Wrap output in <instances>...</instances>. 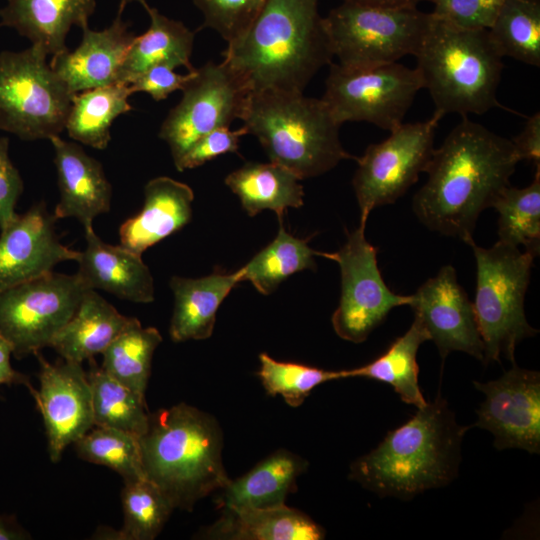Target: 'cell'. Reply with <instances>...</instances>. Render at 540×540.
Here are the masks:
<instances>
[{"mask_svg": "<svg viewBox=\"0 0 540 540\" xmlns=\"http://www.w3.org/2000/svg\"><path fill=\"white\" fill-rule=\"evenodd\" d=\"M414 56L415 68L435 111L463 117L503 108L497 100L503 57L492 44L488 30L460 29L432 15Z\"/></svg>", "mask_w": 540, "mask_h": 540, "instance_id": "8992f818", "label": "cell"}, {"mask_svg": "<svg viewBox=\"0 0 540 540\" xmlns=\"http://www.w3.org/2000/svg\"><path fill=\"white\" fill-rule=\"evenodd\" d=\"M267 0H193L203 15L202 27L216 31L227 43L241 36Z\"/></svg>", "mask_w": 540, "mask_h": 540, "instance_id": "ab89813d", "label": "cell"}, {"mask_svg": "<svg viewBox=\"0 0 540 540\" xmlns=\"http://www.w3.org/2000/svg\"><path fill=\"white\" fill-rule=\"evenodd\" d=\"M518 162L511 139L463 116L434 149L413 212L430 231L467 243L480 214L510 185Z\"/></svg>", "mask_w": 540, "mask_h": 540, "instance_id": "6da1fadb", "label": "cell"}, {"mask_svg": "<svg viewBox=\"0 0 540 540\" xmlns=\"http://www.w3.org/2000/svg\"><path fill=\"white\" fill-rule=\"evenodd\" d=\"M95 0H7L0 9V26L14 29L52 57L68 49L72 26L88 25Z\"/></svg>", "mask_w": 540, "mask_h": 540, "instance_id": "603a6c76", "label": "cell"}, {"mask_svg": "<svg viewBox=\"0 0 540 540\" xmlns=\"http://www.w3.org/2000/svg\"><path fill=\"white\" fill-rule=\"evenodd\" d=\"M30 538L13 516L0 514V540H22Z\"/></svg>", "mask_w": 540, "mask_h": 540, "instance_id": "7dc6e473", "label": "cell"}, {"mask_svg": "<svg viewBox=\"0 0 540 540\" xmlns=\"http://www.w3.org/2000/svg\"><path fill=\"white\" fill-rule=\"evenodd\" d=\"M40 388L33 395L48 439L51 461L57 462L64 449L95 427L91 388L82 363L61 358L49 363L39 352Z\"/></svg>", "mask_w": 540, "mask_h": 540, "instance_id": "2e32d148", "label": "cell"}, {"mask_svg": "<svg viewBox=\"0 0 540 540\" xmlns=\"http://www.w3.org/2000/svg\"><path fill=\"white\" fill-rule=\"evenodd\" d=\"M22 192L23 180L9 157V139L0 137V230L16 217Z\"/></svg>", "mask_w": 540, "mask_h": 540, "instance_id": "ee69618b", "label": "cell"}, {"mask_svg": "<svg viewBox=\"0 0 540 540\" xmlns=\"http://www.w3.org/2000/svg\"><path fill=\"white\" fill-rule=\"evenodd\" d=\"M123 526L99 538L118 540H152L169 519L174 507L164 493L147 478L125 481L122 490Z\"/></svg>", "mask_w": 540, "mask_h": 540, "instance_id": "8d00e7d4", "label": "cell"}, {"mask_svg": "<svg viewBox=\"0 0 540 540\" xmlns=\"http://www.w3.org/2000/svg\"><path fill=\"white\" fill-rule=\"evenodd\" d=\"M299 181L290 170L273 162H246L225 178V184L249 216L272 210L278 219L288 208L303 206L304 189Z\"/></svg>", "mask_w": 540, "mask_h": 540, "instance_id": "f1b7e54d", "label": "cell"}, {"mask_svg": "<svg viewBox=\"0 0 540 540\" xmlns=\"http://www.w3.org/2000/svg\"><path fill=\"white\" fill-rule=\"evenodd\" d=\"M492 207L498 212V241L534 257L540 253V168L526 187L511 185L501 191Z\"/></svg>", "mask_w": 540, "mask_h": 540, "instance_id": "e575fe53", "label": "cell"}, {"mask_svg": "<svg viewBox=\"0 0 540 540\" xmlns=\"http://www.w3.org/2000/svg\"><path fill=\"white\" fill-rule=\"evenodd\" d=\"M77 455L111 468L124 482L146 478L139 437L122 430L95 426L74 443Z\"/></svg>", "mask_w": 540, "mask_h": 540, "instance_id": "74e56055", "label": "cell"}, {"mask_svg": "<svg viewBox=\"0 0 540 540\" xmlns=\"http://www.w3.org/2000/svg\"><path fill=\"white\" fill-rule=\"evenodd\" d=\"M132 94L130 85L120 82L75 94L65 125L69 137L98 150L106 149L114 120L133 109L128 102Z\"/></svg>", "mask_w": 540, "mask_h": 540, "instance_id": "4dcf8cb0", "label": "cell"}, {"mask_svg": "<svg viewBox=\"0 0 540 540\" xmlns=\"http://www.w3.org/2000/svg\"><path fill=\"white\" fill-rule=\"evenodd\" d=\"M124 8L119 6L117 16L103 30L83 27L76 49H66L52 57L51 68L71 94L118 82L121 66L135 38L122 18Z\"/></svg>", "mask_w": 540, "mask_h": 540, "instance_id": "d6986e66", "label": "cell"}, {"mask_svg": "<svg viewBox=\"0 0 540 540\" xmlns=\"http://www.w3.org/2000/svg\"><path fill=\"white\" fill-rule=\"evenodd\" d=\"M258 376L265 391L280 395L291 407H299L312 390L329 381L343 379V370H324L295 362H282L266 353L259 355Z\"/></svg>", "mask_w": 540, "mask_h": 540, "instance_id": "f35d334b", "label": "cell"}, {"mask_svg": "<svg viewBox=\"0 0 540 540\" xmlns=\"http://www.w3.org/2000/svg\"><path fill=\"white\" fill-rule=\"evenodd\" d=\"M89 288L79 276L49 272L0 290V336L16 359L49 347Z\"/></svg>", "mask_w": 540, "mask_h": 540, "instance_id": "7c38bea8", "label": "cell"}, {"mask_svg": "<svg viewBox=\"0 0 540 540\" xmlns=\"http://www.w3.org/2000/svg\"><path fill=\"white\" fill-rule=\"evenodd\" d=\"M193 200L187 184L167 176L151 179L144 187L142 209L119 228L120 245L142 255L190 222Z\"/></svg>", "mask_w": 540, "mask_h": 540, "instance_id": "7402d4cb", "label": "cell"}, {"mask_svg": "<svg viewBox=\"0 0 540 540\" xmlns=\"http://www.w3.org/2000/svg\"><path fill=\"white\" fill-rule=\"evenodd\" d=\"M13 353L10 343L0 336V386L1 385H24L33 396L36 389L32 386L27 375L13 369L10 357Z\"/></svg>", "mask_w": 540, "mask_h": 540, "instance_id": "bcb514c9", "label": "cell"}, {"mask_svg": "<svg viewBox=\"0 0 540 540\" xmlns=\"http://www.w3.org/2000/svg\"><path fill=\"white\" fill-rule=\"evenodd\" d=\"M248 134L244 126L231 130L229 126L210 131L199 138L184 154L175 168L182 172L205 164L226 153H238L240 138Z\"/></svg>", "mask_w": 540, "mask_h": 540, "instance_id": "b9f144b4", "label": "cell"}, {"mask_svg": "<svg viewBox=\"0 0 540 540\" xmlns=\"http://www.w3.org/2000/svg\"><path fill=\"white\" fill-rule=\"evenodd\" d=\"M162 342L154 327H143L133 317L127 327L102 352V369L117 381L145 397L153 354Z\"/></svg>", "mask_w": 540, "mask_h": 540, "instance_id": "836d02e7", "label": "cell"}, {"mask_svg": "<svg viewBox=\"0 0 540 540\" xmlns=\"http://www.w3.org/2000/svg\"><path fill=\"white\" fill-rule=\"evenodd\" d=\"M221 516L200 534L219 540H321L324 529L305 513L286 506L221 509Z\"/></svg>", "mask_w": 540, "mask_h": 540, "instance_id": "d4e9b609", "label": "cell"}, {"mask_svg": "<svg viewBox=\"0 0 540 540\" xmlns=\"http://www.w3.org/2000/svg\"><path fill=\"white\" fill-rule=\"evenodd\" d=\"M56 221L40 202L1 229L0 290L47 274L61 262H77L80 251L61 243Z\"/></svg>", "mask_w": 540, "mask_h": 540, "instance_id": "ac0fdd59", "label": "cell"}, {"mask_svg": "<svg viewBox=\"0 0 540 540\" xmlns=\"http://www.w3.org/2000/svg\"><path fill=\"white\" fill-rule=\"evenodd\" d=\"M145 8L150 24L141 35L135 36L121 66L118 82L130 84L150 67L166 64L176 69L195 70L191 63L194 32L181 21L168 18L147 3Z\"/></svg>", "mask_w": 540, "mask_h": 540, "instance_id": "83f0119b", "label": "cell"}, {"mask_svg": "<svg viewBox=\"0 0 540 540\" xmlns=\"http://www.w3.org/2000/svg\"><path fill=\"white\" fill-rule=\"evenodd\" d=\"M428 340L430 336L427 330L414 317L410 328L396 338L382 355L363 366L343 370V377H361L386 383L404 403L421 408L427 401L419 386L417 353L420 345Z\"/></svg>", "mask_w": 540, "mask_h": 540, "instance_id": "f546056e", "label": "cell"}, {"mask_svg": "<svg viewBox=\"0 0 540 540\" xmlns=\"http://www.w3.org/2000/svg\"><path fill=\"white\" fill-rule=\"evenodd\" d=\"M308 466L306 460L280 449L259 462L243 476L220 490L221 509L272 508L285 504L296 488L298 477Z\"/></svg>", "mask_w": 540, "mask_h": 540, "instance_id": "484cf974", "label": "cell"}, {"mask_svg": "<svg viewBox=\"0 0 540 540\" xmlns=\"http://www.w3.org/2000/svg\"><path fill=\"white\" fill-rule=\"evenodd\" d=\"M257 138L270 162L300 180L322 175L349 154L340 141L339 124L320 98L303 92H251L240 118Z\"/></svg>", "mask_w": 540, "mask_h": 540, "instance_id": "5b68a950", "label": "cell"}, {"mask_svg": "<svg viewBox=\"0 0 540 540\" xmlns=\"http://www.w3.org/2000/svg\"><path fill=\"white\" fill-rule=\"evenodd\" d=\"M444 115L420 122L402 123L388 138L370 144L361 157L352 186L360 209V222L367 223L375 208L393 204L414 185L434 151L436 129Z\"/></svg>", "mask_w": 540, "mask_h": 540, "instance_id": "8fae6325", "label": "cell"}, {"mask_svg": "<svg viewBox=\"0 0 540 540\" xmlns=\"http://www.w3.org/2000/svg\"><path fill=\"white\" fill-rule=\"evenodd\" d=\"M422 88L417 69L399 62L358 68L331 63L321 99L341 125L365 121L392 131Z\"/></svg>", "mask_w": 540, "mask_h": 540, "instance_id": "30bf717a", "label": "cell"}, {"mask_svg": "<svg viewBox=\"0 0 540 540\" xmlns=\"http://www.w3.org/2000/svg\"><path fill=\"white\" fill-rule=\"evenodd\" d=\"M241 281L240 270H217L200 278L173 276L170 288L174 307L169 334L174 342L204 340L214 330L216 314L223 300Z\"/></svg>", "mask_w": 540, "mask_h": 540, "instance_id": "cb8c5ba5", "label": "cell"}, {"mask_svg": "<svg viewBox=\"0 0 540 540\" xmlns=\"http://www.w3.org/2000/svg\"><path fill=\"white\" fill-rule=\"evenodd\" d=\"M308 241L309 238L301 239L288 233L280 218L273 241L239 269L241 281H249L259 293L269 295L291 275L304 270L315 271L314 257H323L324 252L313 250Z\"/></svg>", "mask_w": 540, "mask_h": 540, "instance_id": "1f68e13d", "label": "cell"}, {"mask_svg": "<svg viewBox=\"0 0 540 540\" xmlns=\"http://www.w3.org/2000/svg\"><path fill=\"white\" fill-rule=\"evenodd\" d=\"M86 247L80 251L76 274L92 290H103L134 303L154 300L150 269L138 255L122 245L105 243L93 226L84 228Z\"/></svg>", "mask_w": 540, "mask_h": 540, "instance_id": "44dd1931", "label": "cell"}, {"mask_svg": "<svg viewBox=\"0 0 540 540\" xmlns=\"http://www.w3.org/2000/svg\"><path fill=\"white\" fill-rule=\"evenodd\" d=\"M470 426L459 425L438 394L350 466L349 478L380 497L410 500L455 479Z\"/></svg>", "mask_w": 540, "mask_h": 540, "instance_id": "3957f363", "label": "cell"}, {"mask_svg": "<svg viewBox=\"0 0 540 540\" xmlns=\"http://www.w3.org/2000/svg\"><path fill=\"white\" fill-rule=\"evenodd\" d=\"M132 318L119 313L96 290L88 289L75 314L54 336L49 347L65 360L82 363L102 354Z\"/></svg>", "mask_w": 540, "mask_h": 540, "instance_id": "4316f807", "label": "cell"}, {"mask_svg": "<svg viewBox=\"0 0 540 540\" xmlns=\"http://www.w3.org/2000/svg\"><path fill=\"white\" fill-rule=\"evenodd\" d=\"M46 59L33 45L0 52V130L25 141L60 136L74 96Z\"/></svg>", "mask_w": 540, "mask_h": 540, "instance_id": "ba28073f", "label": "cell"}, {"mask_svg": "<svg viewBox=\"0 0 540 540\" xmlns=\"http://www.w3.org/2000/svg\"><path fill=\"white\" fill-rule=\"evenodd\" d=\"M519 161H529L540 168V113L531 115L522 131L511 139Z\"/></svg>", "mask_w": 540, "mask_h": 540, "instance_id": "f6af8a7d", "label": "cell"}, {"mask_svg": "<svg viewBox=\"0 0 540 540\" xmlns=\"http://www.w3.org/2000/svg\"><path fill=\"white\" fill-rule=\"evenodd\" d=\"M432 15L465 30H488L505 0H431Z\"/></svg>", "mask_w": 540, "mask_h": 540, "instance_id": "60d3db41", "label": "cell"}, {"mask_svg": "<svg viewBox=\"0 0 540 540\" xmlns=\"http://www.w3.org/2000/svg\"><path fill=\"white\" fill-rule=\"evenodd\" d=\"M488 34L502 57L540 66V0H505Z\"/></svg>", "mask_w": 540, "mask_h": 540, "instance_id": "d590c367", "label": "cell"}, {"mask_svg": "<svg viewBox=\"0 0 540 540\" xmlns=\"http://www.w3.org/2000/svg\"><path fill=\"white\" fill-rule=\"evenodd\" d=\"M422 1L431 0H343L346 3L385 7H417Z\"/></svg>", "mask_w": 540, "mask_h": 540, "instance_id": "c3c4849f", "label": "cell"}, {"mask_svg": "<svg viewBox=\"0 0 540 540\" xmlns=\"http://www.w3.org/2000/svg\"><path fill=\"white\" fill-rule=\"evenodd\" d=\"M54 149L59 201L54 210L58 219L75 218L84 228L109 212L112 187L102 164L88 155L80 145L60 136L49 139Z\"/></svg>", "mask_w": 540, "mask_h": 540, "instance_id": "ffe728a7", "label": "cell"}, {"mask_svg": "<svg viewBox=\"0 0 540 540\" xmlns=\"http://www.w3.org/2000/svg\"><path fill=\"white\" fill-rule=\"evenodd\" d=\"M182 97L162 122L159 138L169 146L174 166L210 131L241 118L251 91L223 60L195 68Z\"/></svg>", "mask_w": 540, "mask_h": 540, "instance_id": "5bb4252c", "label": "cell"}, {"mask_svg": "<svg viewBox=\"0 0 540 540\" xmlns=\"http://www.w3.org/2000/svg\"><path fill=\"white\" fill-rule=\"evenodd\" d=\"M174 70V68L166 64L150 67L129 84L132 93H146L154 101L166 99L171 93L182 90L194 71L183 75L176 73Z\"/></svg>", "mask_w": 540, "mask_h": 540, "instance_id": "7bdbcfd3", "label": "cell"}, {"mask_svg": "<svg viewBox=\"0 0 540 540\" xmlns=\"http://www.w3.org/2000/svg\"><path fill=\"white\" fill-rule=\"evenodd\" d=\"M468 244L476 260V292L473 302L484 343V361L515 363L516 346L537 335L527 321L524 299L534 256L497 241L490 248Z\"/></svg>", "mask_w": 540, "mask_h": 540, "instance_id": "52a82bcc", "label": "cell"}, {"mask_svg": "<svg viewBox=\"0 0 540 540\" xmlns=\"http://www.w3.org/2000/svg\"><path fill=\"white\" fill-rule=\"evenodd\" d=\"M319 0H267L223 61L251 92H303L334 57Z\"/></svg>", "mask_w": 540, "mask_h": 540, "instance_id": "7a4b0ae2", "label": "cell"}, {"mask_svg": "<svg viewBox=\"0 0 540 540\" xmlns=\"http://www.w3.org/2000/svg\"><path fill=\"white\" fill-rule=\"evenodd\" d=\"M409 307L427 330L444 361L460 351L484 361V343L473 302L457 280L453 266L445 265L411 295Z\"/></svg>", "mask_w": 540, "mask_h": 540, "instance_id": "e0dca14e", "label": "cell"}, {"mask_svg": "<svg viewBox=\"0 0 540 540\" xmlns=\"http://www.w3.org/2000/svg\"><path fill=\"white\" fill-rule=\"evenodd\" d=\"M145 477L174 509L192 511L230 478L223 465V433L210 414L185 403L150 413L139 437Z\"/></svg>", "mask_w": 540, "mask_h": 540, "instance_id": "277c9868", "label": "cell"}, {"mask_svg": "<svg viewBox=\"0 0 540 540\" xmlns=\"http://www.w3.org/2000/svg\"><path fill=\"white\" fill-rule=\"evenodd\" d=\"M132 2H138L143 6L146 3V0H120V6L125 7L127 4Z\"/></svg>", "mask_w": 540, "mask_h": 540, "instance_id": "681fc988", "label": "cell"}, {"mask_svg": "<svg viewBox=\"0 0 540 540\" xmlns=\"http://www.w3.org/2000/svg\"><path fill=\"white\" fill-rule=\"evenodd\" d=\"M473 383L485 400L470 427L491 432L498 450L516 448L539 454L540 373L513 363L498 379Z\"/></svg>", "mask_w": 540, "mask_h": 540, "instance_id": "9a60e30c", "label": "cell"}, {"mask_svg": "<svg viewBox=\"0 0 540 540\" xmlns=\"http://www.w3.org/2000/svg\"><path fill=\"white\" fill-rule=\"evenodd\" d=\"M366 223L347 232L344 245L323 257L335 261L341 273V296L331 322L343 340L362 343L386 319L390 311L409 306L411 295L393 292L378 268V248L365 236Z\"/></svg>", "mask_w": 540, "mask_h": 540, "instance_id": "4fadbf2b", "label": "cell"}, {"mask_svg": "<svg viewBox=\"0 0 540 540\" xmlns=\"http://www.w3.org/2000/svg\"><path fill=\"white\" fill-rule=\"evenodd\" d=\"M88 381L91 388L95 426L109 427L142 436L149 422L145 397L134 392L88 360Z\"/></svg>", "mask_w": 540, "mask_h": 540, "instance_id": "d6a6232c", "label": "cell"}, {"mask_svg": "<svg viewBox=\"0 0 540 540\" xmlns=\"http://www.w3.org/2000/svg\"><path fill=\"white\" fill-rule=\"evenodd\" d=\"M432 14L417 7L370 6L343 2L324 17L333 55L345 67L398 62L415 55Z\"/></svg>", "mask_w": 540, "mask_h": 540, "instance_id": "9c48e42d", "label": "cell"}]
</instances>
